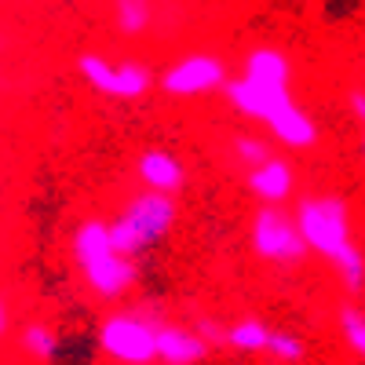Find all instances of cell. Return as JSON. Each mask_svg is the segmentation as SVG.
<instances>
[{
    "mask_svg": "<svg viewBox=\"0 0 365 365\" xmlns=\"http://www.w3.org/2000/svg\"><path fill=\"white\" fill-rule=\"evenodd\" d=\"M84 274H88L91 289H96L99 296H120V292L135 282L132 259H120L117 252H113V256H103V259H96V263H88Z\"/></svg>",
    "mask_w": 365,
    "mask_h": 365,
    "instance_id": "9",
    "label": "cell"
},
{
    "mask_svg": "<svg viewBox=\"0 0 365 365\" xmlns=\"http://www.w3.org/2000/svg\"><path fill=\"white\" fill-rule=\"evenodd\" d=\"M351 110H354V117H365V96H361V91L351 96Z\"/></svg>",
    "mask_w": 365,
    "mask_h": 365,
    "instance_id": "22",
    "label": "cell"
},
{
    "mask_svg": "<svg viewBox=\"0 0 365 365\" xmlns=\"http://www.w3.org/2000/svg\"><path fill=\"white\" fill-rule=\"evenodd\" d=\"M237 154L245 158L249 165H263V161H267V146L256 143L252 135H237Z\"/></svg>",
    "mask_w": 365,
    "mask_h": 365,
    "instance_id": "21",
    "label": "cell"
},
{
    "mask_svg": "<svg viewBox=\"0 0 365 365\" xmlns=\"http://www.w3.org/2000/svg\"><path fill=\"white\" fill-rule=\"evenodd\" d=\"M252 190L263 197V201H282V197H289V190H292V172H289V165L285 161H263L256 172H252Z\"/></svg>",
    "mask_w": 365,
    "mask_h": 365,
    "instance_id": "13",
    "label": "cell"
},
{
    "mask_svg": "<svg viewBox=\"0 0 365 365\" xmlns=\"http://www.w3.org/2000/svg\"><path fill=\"white\" fill-rule=\"evenodd\" d=\"M205 344L194 336V332L179 329V325H158V344H154V354L165 358L168 365H194L205 358Z\"/></svg>",
    "mask_w": 365,
    "mask_h": 365,
    "instance_id": "8",
    "label": "cell"
},
{
    "mask_svg": "<svg viewBox=\"0 0 365 365\" xmlns=\"http://www.w3.org/2000/svg\"><path fill=\"white\" fill-rule=\"evenodd\" d=\"M73 252H77V263H81V267L96 263V259H103V256H113V245H110V230H106V223L88 220V223L77 230V237H73Z\"/></svg>",
    "mask_w": 365,
    "mask_h": 365,
    "instance_id": "14",
    "label": "cell"
},
{
    "mask_svg": "<svg viewBox=\"0 0 365 365\" xmlns=\"http://www.w3.org/2000/svg\"><path fill=\"white\" fill-rule=\"evenodd\" d=\"M22 340H26V347L34 351L37 358H51V354H55V347H58V344H55V332H51V329H44V325H29Z\"/></svg>",
    "mask_w": 365,
    "mask_h": 365,
    "instance_id": "19",
    "label": "cell"
},
{
    "mask_svg": "<svg viewBox=\"0 0 365 365\" xmlns=\"http://www.w3.org/2000/svg\"><path fill=\"white\" fill-rule=\"evenodd\" d=\"M267 125L274 128V135H278L282 143H289V146H311L314 143V120L303 113L292 99H282L278 106L270 110V117H267Z\"/></svg>",
    "mask_w": 365,
    "mask_h": 365,
    "instance_id": "7",
    "label": "cell"
},
{
    "mask_svg": "<svg viewBox=\"0 0 365 365\" xmlns=\"http://www.w3.org/2000/svg\"><path fill=\"white\" fill-rule=\"evenodd\" d=\"M267 351L278 354V358H285V361H299V358H303V340H299V336H289V332H270Z\"/></svg>",
    "mask_w": 365,
    "mask_h": 365,
    "instance_id": "18",
    "label": "cell"
},
{
    "mask_svg": "<svg viewBox=\"0 0 365 365\" xmlns=\"http://www.w3.org/2000/svg\"><path fill=\"white\" fill-rule=\"evenodd\" d=\"M245 81L263 84V88H282L289 91V58L274 48H259L249 55V66H245Z\"/></svg>",
    "mask_w": 365,
    "mask_h": 365,
    "instance_id": "12",
    "label": "cell"
},
{
    "mask_svg": "<svg viewBox=\"0 0 365 365\" xmlns=\"http://www.w3.org/2000/svg\"><path fill=\"white\" fill-rule=\"evenodd\" d=\"M296 234L303 241V249H314L322 256H336L351 245V216L344 197H307L296 212Z\"/></svg>",
    "mask_w": 365,
    "mask_h": 365,
    "instance_id": "2",
    "label": "cell"
},
{
    "mask_svg": "<svg viewBox=\"0 0 365 365\" xmlns=\"http://www.w3.org/2000/svg\"><path fill=\"white\" fill-rule=\"evenodd\" d=\"M161 84H165V91H175V96H197V91L223 84V66L212 55H190L179 66H172Z\"/></svg>",
    "mask_w": 365,
    "mask_h": 365,
    "instance_id": "6",
    "label": "cell"
},
{
    "mask_svg": "<svg viewBox=\"0 0 365 365\" xmlns=\"http://www.w3.org/2000/svg\"><path fill=\"white\" fill-rule=\"evenodd\" d=\"M4 329H8V311H4V299H0V336H4Z\"/></svg>",
    "mask_w": 365,
    "mask_h": 365,
    "instance_id": "23",
    "label": "cell"
},
{
    "mask_svg": "<svg viewBox=\"0 0 365 365\" xmlns=\"http://www.w3.org/2000/svg\"><path fill=\"white\" fill-rule=\"evenodd\" d=\"M252 245L263 259L274 263H292L303 256V241L296 234V223L278 208H263L252 223Z\"/></svg>",
    "mask_w": 365,
    "mask_h": 365,
    "instance_id": "4",
    "label": "cell"
},
{
    "mask_svg": "<svg viewBox=\"0 0 365 365\" xmlns=\"http://www.w3.org/2000/svg\"><path fill=\"white\" fill-rule=\"evenodd\" d=\"M81 73L91 88L106 91V96H143L150 88V73L143 66H110L99 55H84L81 58Z\"/></svg>",
    "mask_w": 365,
    "mask_h": 365,
    "instance_id": "5",
    "label": "cell"
},
{
    "mask_svg": "<svg viewBox=\"0 0 365 365\" xmlns=\"http://www.w3.org/2000/svg\"><path fill=\"white\" fill-rule=\"evenodd\" d=\"M237 351H263L267 347V340H270V332H267V325L263 322H237L234 329H230V336H227Z\"/></svg>",
    "mask_w": 365,
    "mask_h": 365,
    "instance_id": "15",
    "label": "cell"
},
{
    "mask_svg": "<svg viewBox=\"0 0 365 365\" xmlns=\"http://www.w3.org/2000/svg\"><path fill=\"white\" fill-rule=\"evenodd\" d=\"M332 263H336L344 285H347L351 292H358V289H361V256H358V249H354V245H347L344 252L332 256Z\"/></svg>",
    "mask_w": 365,
    "mask_h": 365,
    "instance_id": "16",
    "label": "cell"
},
{
    "mask_svg": "<svg viewBox=\"0 0 365 365\" xmlns=\"http://www.w3.org/2000/svg\"><path fill=\"white\" fill-rule=\"evenodd\" d=\"M139 175L150 182V194H172L182 187V165L172 158V154H161V150H150V154L139 158Z\"/></svg>",
    "mask_w": 365,
    "mask_h": 365,
    "instance_id": "10",
    "label": "cell"
},
{
    "mask_svg": "<svg viewBox=\"0 0 365 365\" xmlns=\"http://www.w3.org/2000/svg\"><path fill=\"white\" fill-rule=\"evenodd\" d=\"M172 223H175L172 197H165V194H139L106 230H110L113 252L120 259H128V256L146 252L150 245H158V241L168 234Z\"/></svg>",
    "mask_w": 365,
    "mask_h": 365,
    "instance_id": "1",
    "label": "cell"
},
{
    "mask_svg": "<svg viewBox=\"0 0 365 365\" xmlns=\"http://www.w3.org/2000/svg\"><path fill=\"white\" fill-rule=\"evenodd\" d=\"M117 22H120V29H125V34H139V29L146 26V8L135 4V0H128V4L117 8Z\"/></svg>",
    "mask_w": 365,
    "mask_h": 365,
    "instance_id": "20",
    "label": "cell"
},
{
    "mask_svg": "<svg viewBox=\"0 0 365 365\" xmlns=\"http://www.w3.org/2000/svg\"><path fill=\"white\" fill-rule=\"evenodd\" d=\"M99 344L110 358L125 361V365H146L154 361V344H158V325L143 318L139 311L125 314H110L99 329Z\"/></svg>",
    "mask_w": 365,
    "mask_h": 365,
    "instance_id": "3",
    "label": "cell"
},
{
    "mask_svg": "<svg viewBox=\"0 0 365 365\" xmlns=\"http://www.w3.org/2000/svg\"><path fill=\"white\" fill-rule=\"evenodd\" d=\"M230 99L241 113H249V117H270V110L278 106L282 99H289V91L282 88H263V84H252V81H234L230 84Z\"/></svg>",
    "mask_w": 365,
    "mask_h": 365,
    "instance_id": "11",
    "label": "cell"
},
{
    "mask_svg": "<svg viewBox=\"0 0 365 365\" xmlns=\"http://www.w3.org/2000/svg\"><path fill=\"white\" fill-rule=\"evenodd\" d=\"M340 332L351 344V351H358V354L365 351V322H361L358 307H340Z\"/></svg>",
    "mask_w": 365,
    "mask_h": 365,
    "instance_id": "17",
    "label": "cell"
}]
</instances>
